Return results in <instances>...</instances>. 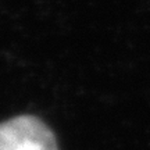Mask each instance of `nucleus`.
Listing matches in <instances>:
<instances>
[{
  "instance_id": "obj_1",
  "label": "nucleus",
  "mask_w": 150,
  "mask_h": 150,
  "mask_svg": "<svg viewBox=\"0 0 150 150\" xmlns=\"http://www.w3.org/2000/svg\"><path fill=\"white\" fill-rule=\"evenodd\" d=\"M0 150H59L53 132L33 115L0 122Z\"/></svg>"
}]
</instances>
